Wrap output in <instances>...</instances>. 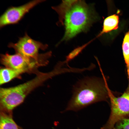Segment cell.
I'll use <instances>...</instances> for the list:
<instances>
[{
	"mask_svg": "<svg viewBox=\"0 0 129 129\" xmlns=\"http://www.w3.org/2000/svg\"><path fill=\"white\" fill-rule=\"evenodd\" d=\"M104 76L102 75L103 79L89 77L77 82L64 111H77L96 102L108 101L109 97Z\"/></svg>",
	"mask_w": 129,
	"mask_h": 129,
	"instance_id": "1",
	"label": "cell"
},
{
	"mask_svg": "<svg viewBox=\"0 0 129 129\" xmlns=\"http://www.w3.org/2000/svg\"><path fill=\"white\" fill-rule=\"evenodd\" d=\"M63 69L55 66L51 71L47 73L37 72L36 76L28 81L15 86L1 88L0 89V109L9 112L22 104L33 90L48 79L63 73Z\"/></svg>",
	"mask_w": 129,
	"mask_h": 129,
	"instance_id": "2",
	"label": "cell"
},
{
	"mask_svg": "<svg viewBox=\"0 0 129 129\" xmlns=\"http://www.w3.org/2000/svg\"><path fill=\"white\" fill-rule=\"evenodd\" d=\"M92 6L84 0H72L63 21L65 32L61 41H67L82 32H86L98 19Z\"/></svg>",
	"mask_w": 129,
	"mask_h": 129,
	"instance_id": "3",
	"label": "cell"
},
{
	"mask_svg": "<svg viewBox=\"0 0 129 129\" xmlns=\"http://www.w3.org/2000/svg\"><path fill=\"white\" fill-rule=\"evenodd\" d=\"M8 47L13 48L16 53L34 60L44 66L48 64V59L52 55L51 51L39 54V50H45L48 48V45L43 44L39 41L33 40L28 36L26 32L23 36L19 38L17 43H10Z\"/></svg>",
	"mask_w": 129,
	"mask_h": 129,
	"instance_id": "4",
	"label": "cell"
},
{
	"mask_svg": "<svg viewBox=\"0 0 129 129\" xmlns=\"http://www.w3.org/2000/svg\"><path fill=\"white\" fill-rule=\"evenodd\" d=\"M128 87L120 96L116 97L111 91L106 82L111 104L110 114L106 123L101 129H113L120 120L129 117V77Z\"/></svg>",
	"mask_w": 129,
	"mask_h": 129,
	"instance_id": "5",
	"label": "cell"
},
{
	"mask_svg": "<svg viewBox=\"0 0 129 129\" xmlns=\"http://www.w3.org/2000/svg\"><path fill=\"white\" fill-rule=\"evenodd\" d=\"M0 61L6 68L19 70L24 73H35L38 71L37 68L43 66L41 64L32 59L16 53L13 54L8 53L1 55Z\"/></svg>",
	"mask_w": 129,
	"mask_h": 129,
	"instance_id": "6",
	"label": "cell"
},
{
	"mask_svg": "<svg viewBox=\"0 0 129 129\" xmlns=\"http://www.w3.org/2000/svg\"><path fill=\"white\" fill-rule=\"evenodd\" d=\"M45 1L33 0L19 6L8 8L0 17V28L7 25L18 23L31 9Z\"/></svg>",
	"mask_w": 129,
	"mask_h": 129,
	"instance_id": "7",
	"label": "cell"
},
{
	"mask_svg": "<svg viewBox=\"0 0 129 129\" xmlns=\"http://www.w3.org/2000/svg\"><path fill=\"white\" fill-rule=\"evenodd\" d=\"M12 113L0 111V129H19L13 118Z\"/></svg>",
	"mask_w": 129,
	"mask_h": 129,
	"instance_id": "8",
	"label": "cell"
},
{
	"mask_svg": "<svg viewBox=\"0 0 129 129\" xmlns=\"http://www.w3.org/2000/svg\"><path fill=\"white\" fill-rule=\"evenodd\" d=\"M119 16L116 14L109 16L104 20L102 31L97 36L98 37L103 34L117 29L118 27Z\"/></svg>",
	"mask_w": 129,
	"mask_h": 129,
	"instance_id": "9",
	"label": "cell"
},
{
	"mask_svg": "<svg viewBox=\"0 0 129 129\" xmlns=\"http://www.w3.org/2000/svg\"><path fill=\"white\" fill-rule=\"evenodd\" d=\"M23 73L21 71L6 67L1 69L0 72V85L9 82Z\"/></svg>",
	"mask_w": 129,
	"mask_h": 129,
	"instance_id": "10",
	"label": "cell"
},
{
	"mask_svg": "<svg viewBox=\"0 0 129 129\" xmlns=\"http://www.w3.org/2000/svg\"><path fill=\"white\" fill-rule=\"evenodd\" d=\"M122 48L128 78L129 77V30L126 33L124 36Z\"/></svg>",
	"mask_w": 129,
	"mask_h": 129,
	"instance_id": "11",
	"label": "cell"
},
{
	"mask_svg": "<svg viewBox=\"0 0 129 129\" xmlns=\"http://www.w3.org/2000/svg\"><path fill=\"white\" fill-rule=\"evenodd\" d=\"M90 43L89 42L81 46L75 48L72 50L66 57L65 60L64 61L65 64H66L68 67H70L68 65V63L78 56L83 50Z\"/></svg>",
	"mask_w": 129,
	"mask_h": 129,
	"instance_id": "12",
	"label": "cell"
},
{
	"mask_svg": "<svg viewBox=\"0 0 129 129\" xmlns=\"http://www.w3.org/2000/svg\"><path fill=\"white\" fill-rule=\"evenodd\" d=\"M113 129H129V117L118 121L115 124Z\"/></svg>",
	"mask_w": 129,
	"mask_h": 129,
	"instance_id": "13",
	"label": "cell"
},
{
	"mask_svg": "<svg viewBox=\"0 0 129 129\" xmlns=\"http://www.w3.org/2000/svg\"><path fill=\"white\" fill-rule=\"evenodd\" d=\"M78 129H79V128H78Z\"/></svg>",
	"mask_w": 129,
	"mask_h": 129,
	"instance_id": "14",
	"label": "cell"
}]
</instances>
